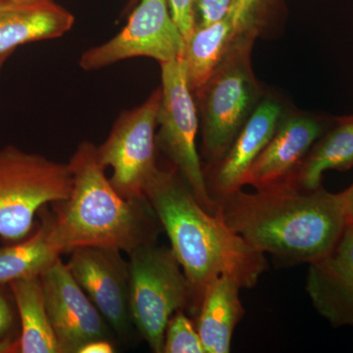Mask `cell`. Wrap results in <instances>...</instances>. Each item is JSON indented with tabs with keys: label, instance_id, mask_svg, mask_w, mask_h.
I'll return each instance as SVG.
<instances>
[{
	"label": "cell",
	"instance_id": "8",
	"mask_svg": "<svg viewBox=\"0 0 353 353\" xmlns=\"http://www.w3.org/2000/svg\"><path fill=\"white\" fill-rule=\"evenodd\" d=\"M162 88H157L145 102L124 111L114 123L108 138L97 146L104 169L110 167V182L123 196L145 197L146 185L157 173V128Z\"/></svg>",
	"mask_w": 353,
	"mask_h": 353
},
{
	"label": "cell",
	"instance_id": "15",
	"mask_svg": "<svg viewBox=\"0 0 353 353\" xmlns=\"http://www.w3.org/2000/svg\"><path fill=\"white\" fill-rule=\"evenodd\" d=\"M75 17L53 0H0V55L21 44L61 38Z\"/></svg>",
	"mask_w": 353,
	"mask_h": 353
},
{
	"label": "cell",
	"instance_id": "7",
	"mask_svg": "<svg viewBox=\"0 0 353 353\" xmlns=\"http://www.w3.org/2000/svg\"><path fill=\"white\" fill-rule=\"evenodd\" d=\"M160 67L162 99L157 118V148L166 155L202 208L215 214L217 204L209 196L203 165L197 152L199 112L185 78L183 59L162 63Z\"/></svg>",
	"mask_w": 353,
	"mask_h": 353
},
{
	"label": "cell",
	"instance_id": "28",
	"mask_svg": "<svg viewBox=\"0 0 353 353\" xmlns=\"http://www.w3.org/2000/svg\"><path fill=\"white\" fill-rule=\"evenodd\" d=\"M139 1H141V0H129V4H128L126 8V12H130V11H131L132 9L134 8V7L136 6Z\"/></svg>",
	"mask_w": 353,
	"mask_h": 353
},
{
	"label": "cell",
	"instance_id": "22",
	"mask_svg": "<svg viewBox=\"0 0 353 353\" xmlns=\"http://www.w3.org/2000/svg\"><path fill=\"white\" fill-rule=\"evenodd\" d=\"M163 353H205L196 324L178 310L165 330Z\"/></svg>",
	"mask_w": 353,
	"mask_h": 353
},
{
	"label": "cell",
	"instance_id": "13",
	"mask_svg": "<svg viewBox=\"0 0 353 353\" xmlns=\"http://www.w3.org/2000/svg\"><path fill=\"white\" fill-rule=\"evenodd\" d=\"M289 108L281 95L266 90L224 157L203 166L208 194L216 204L245 187L248 172Z\"/></svg>",
	"mask_w": 353,
	"mask_h": 353
},
{
	"label": "cell",
	"instance_id": "24",
	"mask_svg": "<svg viewBox=\"0 0 353 353\" xmlns=\"http://www.w3.org/2000/svg\"><path fill=\"white\" fill-rule=\"evenodd\" d=\"M172 17L183 39H187L196 28V0H167Z\"/></svg>",
	"mask_w": 353,
	"mask_h": 353
},
{
	"label": "cell",
	"instance_id": "23",
	"mask_svg": "<svg viewBox=\"0 0 353 353\" xmlns=\"http://www.w3.org/2000/svg\"><path fill=\"white\" fill-rule=\"evenodd\" d=\"M234 0H196V25H209L226 17L233 9Z\"/></svg>",
	"mask_w": 353,
	"mask_h": 353
},
{
	"label": "cell",
	"instance_id": "6",
	"mask_svg": "<svg viewBox=\"0 0 353 353\" xmlns=\"http://www.w3.org/2000/svg\"><path fill=\"white\" fill-rule=\"evenodd\" d=\"M72 185L68 164L14 146L0 150V238L11 243L28 238L39 211L65 201Z\"/></svg>",
	"mask_w": 353,
	"mask_h": 353
},
{
	"label": "cell",
	"instance_id": "14",
	"mask_svg": "<svg viewBox=\"0 0 353 353\" xmlns=\"http://www.w3.org/2000/svg\"><path fill=\"white\" fill-rule=\"evenodd\" d=\"M305 289L332 326H353V223L329 254L309 264Z\"/></svg>",
	"mask_w": 353,
	"mask_h": 353
},
{
	"label": "cell",
	"instance_id": "10",
	"mask_svg": "<svg viewBox=\"0 0 353 353\" xmlns=\"http://www.w3.org/2000/svg\"><path fill=\"white\" fill-rule=\"evenodd\" d=\"M67 267L77 283L119 338H129L134 327L130 305L129 261L122 252L103 246L72 250Z\"/></svg>",
	"mask_w": 353,
	"mask_h": 353
},
{
	"label": "cell",
	"instance_id": "11",
	"mask_svg": "<svg viewBox=\"0 0 353 353\" xmlns=\"http://www.w3.org/2000/svg\"><path fill=\"white\" fill-rule=\"evenodd\" d=\"M44 301L62 353H79L90 341L111 340L103 316L58 259L41 275Z\"/></svg>",
	"mask_w": 353,
	"mask_h": 353
},
{
	"label": "cell",
	"instance_id": "3",
	"mask_svg": "<svg viewBox=\"0 0 353 353\" xmlns=\"http://www.w3.org/2000/svg\"><path fill=\"white\" fill-rule=\"evenodd\" d=\"M68 165L71 192L55 203L53 214L64 253L81 246H103L129 254L157 243L163 228L148 199H126L117 192L104 173L97 145L83 141Z\"/></svg>",
	"mask_w": 353,
	"mask_h": 353
},
{
	"label": "cell",
	"instance_id": "1",
	"mask_svg": "<svg viewBox=\"0 0 353 353\" xmlns=\"http://www.w3.org/2000/svg\"><path fill=\"white\" fill-rule=\"evenodd\" d=\"M145 196L168 236L192 292V314L215 279L229 277L252 289L268 269L264 253L234 233L219 213L208 212L173 168H158Z\"/></svg>",
	"mask_w": 353,
	"mask_h": 353
},
{
	"label": "cell",
	"instance_id": "19",
	"mask_svg": "<svg viewBox=\"0 0 353 353\" xmlns=\"http://www.w3.org/2000/svg\"><path fill=\"white\" fill-rule=\"evenodd\" d=\"M20 320L17 352L62 353L46 310L41 276L9 284Z\"/></svg>",
	"mask_w": 353,
	"mask_h": 353
},
{
	"label": "cell",
	"instance_id": "21",
	"mask_svg": "<svg viewBox=\"0 0 353 353\" xmlns=\"http://www.w3.org/2000/svg\"><path fill=\"white\" fill-rule=\"evenodd\" d=\"M233 13L236 36L267 38L277 29L282 0H234Z\"/></svg>",
	"mask_w": 353,
	"mask_h": 353
},
{
	"label": "cell",
	"instance_id": "4",
	"mask_svg": "<svg viewBox=\"0 0 353 353\" xmlns=\"http://www.w3.org/2000/svg\"><path fill=\"white\" fill-rule=\"evenodd\" d=\"M254 41L236 36L214 73L194 94L205 165L224 157L266 92L252 69Z\"/></svg>",
	"mask_w": 353,
	"mask_h": 353
},
{
	"label": "cell",
	"instance_id": "5",
	"mask_svg": "<svg viewBox=\"0 0 353 353\" xmlns=\"http://www.w3.org/2000/svg\"><path fill=\"white\" fill-rule=\"evenodd\" d=\"M128 256L132 324L152 352L163 353L172 316L178 310L192 313L189 281L171 248L148 243Z\"/></svg>",
	"mask_w": 353,
	"mask_h": 353
},
{
	"label": "cell",
	"instance_id": "29",
	"mask_svg": "<svg viewBox=\"0 0 353 353\" xmlns=\"http://www.w3.org/2000/svg\"><path fill=\"white\" fill-rule=\"evenodd\" d=\"M10 54H4V55H0V69H1L2 65H3L4 62H6V60L7 59V57H9Z\"/></svg>",
	"mask_w": 353,
	"mask_h": 353
},
{
	"label": "cell",
	"instance_id": "27",
	"mask_svg": "<svg viewBox=\"0 0 353 353\" xmlns=\"http://www.w3.org/2000/svg\"><path fill=\"white\" fill-rule=\"evenodd\" d=\"M341 194H343L345 208H347L348 220L353 223V183L348 189L341 192Z\"/></svg>",
	"mask_w": 353,
	"mask_h": 353
},
{
	"label": "cell",
	"instance_id": "26",
	"mask_svg": "<svg viewBox=\"0 0 353 353\" xmlns=\"http://www.w3.org/2000/svg\"><path fill=\"white\" fill-rule=\"evenodd\" d=\"M115 352L111 340H97L90 341L81 348L79 353H113Z\"/></svg>",
	"mask_w": 353,
	"mask_h": 353
},
{
	"label": "cell",
	"instance_id": "18",
	"mask_svg": "<svg viewBox=\"0 0 353 353\" xmlns=\"http://www.w3.org/2000/svg\"><path fill=\"white\" fill-rule=\"evenodd\" d=\"M352 167L353 115L332 121V125L317 139L304 159L292 183V189H319L325 172L350 170Z\"/></svg>",
	"mask_w": 353,
	"mask_h": 353
},
{
	"label": "cell",
	"instance_id": "12",
	"mask_svg": "<svg viewBox=\"0 0 353 353\" xmlns=\"http://www.w3.org/2000/svg\"><path fill=\"white\" fill-rule=\"evenodd\" d=\"M330 125L322 116L288 109L248 172L245 185L256 190L292 189L304 159Z\"/></svg>",
	"mask_w": 353,
	"mask_h": 353
},
{
	"label": "cell",
	"instance_id": "17",
	"mask_svg": "<svg viewBox=\"0 0 353 353\" xmlns=\"http://www.w3.org/2000/svg\"><path fill=\"white\" fill-rule=\"evenodd\" d=\"M63 253L55 233L53 215L44 211L41 226L32 236L0 248V285L39 277Z\"/></svg>",
	"mask_w": 353,
	"mask_h": 353
},
{
	"label": "cell",
	"instance_id": "16",
	"mask_svg": "<svg viewBox=\"0 0 353 353\" xmlns=\"http://www.w3.org/2000/svg\"><path fill=\"white\" fill-rule=\"evenodd\" d=\"M241 289L236 280L223 276L204 290L194 324L205 353L231 352L234 329L245 316Z\"/></svg>",
	"mask_w": 353,
	"mask_h": 353
},
{
	"label": "cell",
	"instance_id": "25",
	"mask_svg": "<svg viewBox=\"0 0 353 353\" xmlns=\"http://www.w3.org/2000/svg\"><path fill=\"white\" fill-rule=\"evenodd\" d=\"M14 314L7 297L0 292V352H17L13 340Z\"/></svg>",
	"mask_w": 353,
	"mask_h": 353
},
{
	"label": "cell",
	"instance_id": "20",
	"mask_svg": "<svg viewBox=\"0 0 353 353\" xmlns=\"http://www.w3.org/2000/svg\"><path fill=\"white\" fill-rule=\"evenodd\" d=\"M236 38L233 9L226 17L209 25H196L185 41L183 62L192 94L204 85L226 57Z\"/></svg>",
	"mask_w": 353,
	"mask_h": 353
},
{
	"label": "cell",
	"instance_id": "9",
	"mask_svg": "<svg viewBox=\"0 0 353 353\" xmlns=\"http://www.w3.org/2000/svg\"><path fill=\"white\" fill-rule=\"evenodd\" d=\"M185 44L168 1L141 0L122 31L106 43L85 51L79 65L85 71H94L136 57L167 63L183 57Z\"/></svg>",
	"mask_w": 353,
	"mask_h": 353
},
{
	"label": "cell",
	"instance_id": "2",
	"mask_svg": "<svg viewBox=\"0 0 353 353\" xmlns=\"http://www.w3.org/2000/svg\"><path fill=\"white\" fill-rule=\"evenodd\" d=\"M225 223L252 248L289 264H311L333 250L350 220L343 194L321 187L240 190L217 202Z\"/></svg>",
	"mask_w": 353,
	"mask_h": 353
}]
</instances>
